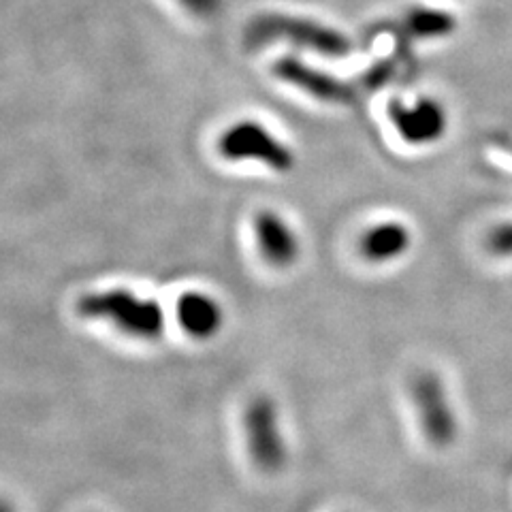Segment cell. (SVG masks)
<instances>
[{
    "mask_svg": "<svg viewBox=\"0 0 512 512\" xmlns=\"http://www.w3.org/2000/svg\"><path fill=\"white\" fill-rule=\"evenodd\" d=\"M244 41L250 50H259V47L269 43L284 41L327 58H344L352 50V43L344 32L327 24L284 13L256 15L246 28Z\"/></svg>",
    "mask_w": 512,
    "mask_h": 512,
    "instance_id": "cell-2",
    "label": "cell"
},
{
    "mask_svg": "<svg viewBox=\"0 0 512 512\" xmlns=\"http://www.w3.org/2000/svg\"><path fill=\"white\" fill-rule=\"evenodd\" d=\"M410 397L423 438L438 451L451 448L459 438V419L442 378L431 370L416 372L410 380Z\"/></svg>",
    "mask_w": 512,
    "mask_h": 512,
    "instance_id": "cell-3",
    "label": "cell"
},
{
    "mask_svg": "<svg viewBox=\"0 0 512 512\" xmlns=\"http://www.w3.org/2000/svg\"><path fill=\"white\" fill-rule=\"evenodd\" d=\"M254 237L263 261L271 267H291L297 263L301 244L295 229L276 212H259L254 216Z\"/></svg>",
    "mask_w": 512,
    "mask_h": 512,
    "instance_id": "cell-8",
    "label": "cell"
},
{
    "mask_svg": "<svg viewBox=\"0 0 512 512\" xmlns=\"http://www.w3.org/2000/svg\"><path fill=\"white\" fill-rule=\"evenodd\" d=\"M404 26H406V32L410 37L431 41V39L451 37L457 28V20H455V15L448 11L419 7V9H412L406 15Z\"/></svg>",
    "mask_w": 512,
    "mask_h": 512,
    "instance_id": "cell-11",
    "label": "cell"
},
{
    "mask_svg": "<svg viewBox=\"0 0 512 512\" xmlns=\"http://www.w3.org/2000/svg\"><path fill=\"white\" fill-rule=\"evenodd\" d=\"M0 512H15L13 502L7 498H0Z\"/></svg>",
    "mask_w": 512,
    "mask_h": 512,
    "instance_id": "cell-14",
    "label": "cell"
},
{
    "mask_svg": "<svg viewBox=\"0 0 512 512\" xmlns=\"http://www.w3.org/2000/svg\"><path fill=\"white\" fill-rule=\"evenodd\" d=\"M178 3L199 18H212L222 7V0H178Z\"/></svg>",
    "mask_w": 512,
    "mask_h": 512,
    "instance_id": "cell-13",
    "label": "cell"
},
{
    "mask_svg": "<svg viewBox=\"0 0 512 512\" xmlns=\"http://www.w3.org/2000/svg\"><path fill=\"white\" fill-rule=\"evenodd\" d=\"M180 327L195 340H210L222 329L224 312L220 303L205 293H184L175 306Z\"/></svg>",
    "mask_w": 512,
    "mask_h": 512,
    "instance_id": "cell-10",
    "label": "cell"
},
{
    "mask_svg": "<svg viewBox=\"0 0 512 512\" xmlns=\"http://www.w3.org/2000/svg\"><path fill=\"white\" fill-rule=\"evenodd\" d=\"M412 248V231L397 220L374 224L359 237V254L367 263H393Z\"/></svg>",
    "mask_w": 512,
    "mask_h": 512,
    "instance_id": "cell-9",
    "label": "cell"
},
{
    "mask_svg": "<svg viewBox=\"0 0 512 512\" xmlns=\"http://www.w3.org/2000/svg\"><path fill=\"white\" fill-rule=\"evenodd\" d=\"M389 122L408 146H434L448 131V111L434 96H419L412 103L393 99L387 107Z\"/></svg>",
    "mask_w": 512,
    "mask_h": 512,
    "instance_id": "cell-6",
    "label": "cell"
},
{
    "mask_svg": "<svg viewBox=\"0 0 512 512\" xmlns=\"http://www.w3.org/2000/svg\"><path fill=\"white\" fill-rule=\"evenodd\" d=\"M218 150L229 160H256L280 173L295 167V154L259 122H237L220 135Z\"/></svg>",
    "mask_w": 512,
    "mask_h": 512,
    "instance_id": "cell-5",
    "label": "cell"
},
{
    "mask_svg": "<svg viewBox=\"0 0 512 512\" xmlns=\"http://www.w3.org/2000/svg\"><path fill=\"white\" fill-rule=\"evenodd\" d=\"M77 312L88 320H103L133 340L152 342L165 331V312L154 299H143L126 288L88 293L77 301Z\"/></svg>",
    "mask_w": 512,
    "mask_h": 512,
    "instance_id": "cell-1",
    "label": "cell"
},
{
    "mask_svg": "<svg viewBox=\"0 0 512 512\" xmlns=\"http://www.w3.org/2000/svg\"><path fill=\"white\" fill-rule=\"evenodd\" d=\"M485 246L489 254L498 259H512V220L491 227L485 237Z\"/></svg>",
    "mask_w": 512,
    "mask_h": 512,
    "instance_id": "cell-12",
    "label": "cell"
},
{
    "mask_svg": "<svg viewBox=\"0 0 512 512\" xmlns=\"http://www.w3.org/2000/svg\"><path fill=\"white\" fill-rule=\"evenodd\" d=\"M244 442L252 466L261 474H280L288 466V446L280 410L267 395L252 397L244 410Z\"/></svg>",
    "mask_w": 512,
    "mask_h": 512,
    "instance_id": "cell-4",
    "label": "cell"
},
{
    "mask_svg": "<svg viewBox=\"0 0 512 512\" xmlns=\"http://www.w3.org/2000/svg\"><path fill=\"white\" fill-rule=\"evenodd\" d=\"M274 75L286 84H293L299 90L308 92L310 96L318 101H325V103H333V105H346L352 101V88L340 79H335L329 73L318 71L310 64L301 62L297 58H282L274 64Z\"/></svg>",
    "mask_w": 512,
    "mask_h": 512,
    "instance_id": "cell-7",
    "label": "cell"
}]
</instances>
